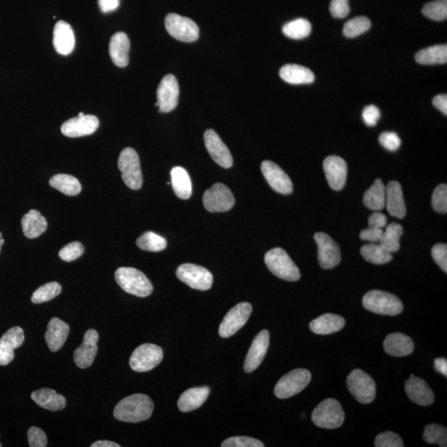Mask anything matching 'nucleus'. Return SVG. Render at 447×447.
Segmentation results:
<instances>
[{"instance_id": "nucleus-30", "label": "nucleus", "mask_w": 447, "mask_h": 447, "mask_svg": "<svg viewBox=\"0 0 447 447\" xmlns=\"http://www.w3.org/2000/svg\"><path fill=\"white\" fill-rule=\"evenodd\" d=\"M345 321L343 317L336 314H324L316 318L310 323V329L318 335H329L344 328Z\"/></svg>"}, {"instance_id": "nucleus-16", "label": "nucleus", "mask_w": 447, "mask_h": 447, "mask_svg": "<svg viewBox=\"0 0 447 447\" xmlns=\"http://www.w3.org/2000/svg\"><path fill=\"white\" fill-rule=\"evenodd\" d=\"M261 171L273 190L280 194H291L293 190L292 181L279 165L271 161H264L261 165Z\"/></svg>"}, {"instance_id": "nucleus-62", "label": "nucleus", "mask_w": 447, "mask_h": 447, "mask_svg": "<svg viewBox=\"0 0 447 447\" xmlns=\"http://www.w3.org/2000/svg\"><path fill=\"white\" fill-rule=\"evenodd\" d=\"M1 446H2V444H1V443H0V447H1Z\"/></svg>"}, {"instance_id": "nucleus-10", "label": "nucleus", "mask_w": 447, "mask_h": 447, "mask_svg": "<svg viewBox=\"0 0 447 447\" xmlns=\"http://www.w3.org/2000/svg\"><path fill=\"white\" fill-rule=\"evenodd\" d=\"M168 33L179 41L192 43L199 38V27L191 19L169 14L165 19Z\"/></svg>"}, {"instance_id": "nucleus-51", "label": "nucleus", "mask_w": 447, "mask_h": 447, "mask_svg": "<svg viewBox=\"0 0 447 447\" xmlns=\"http://www.w3.org/2000/svg\"><path fill=\"white\" fill-rule=\"evenodd\" d=\"M380 143L382 147L389 151H396L400 148L401 139L394 132H385L380 136Z\"/></svg>"}, {"instance_id": "nucleus-17", "label": "nucleus", "mask_w": 447, "mask_h": 447, "mask_svg": "<svg viewBox=\"0 0 447 447\" xmlns=\"http://www.w3.org/2000/svg\"><path fill=\"white\" fill-rule=\"evenodd\" d=\"M98 117L91 115H84L75 117L63 123L61 131L69 138H79L94 134L99 127Z\"/></svg>"}, {"instance_id": "nucleus-13", "label": "nucleus", "mask_w": 447, "mask_h": 447, "mask_svg": "<svg viewBox=\"0 0 447 447\" xmlns=\"http://www.w3.org/2000/svg\"><path fill=\"white\" fill-rule=\"evenodd\" d=\"M252 313V306L248 303L237 304L229 310L220 325V337H231L247 324Z\"/></svg>"}, {"instance_id": "nucleus-36", "label": "nucleus", "mask_w": 447, "mask_h": 447, "mask_svg": "<svg viewBox=\"0 0 447 447\" xmlns=\"http://www.w3.org/2000/svg\"><path fill=\"white\" fill-rule=\"evenodd\" d=\"M386 187L381 179H376L364 195V204L372 211H381L385 207Z\"/></svg>"}, {"instance_id": "nucleus-29", "label": "nucleus", "mask_w": 447, "mask_h": 447, "mask_svg": "<svg viewBox=\"0 0 447 447\" xmlns=\"http://www.w3.org/2000/svg\"><path fill=\"white\" fill-rule=\"evenodd\" d=\"M385 352L394 357L409 356L414 349L412 339L404 334L397 332L390 334L384 341Z\"/></svg>"}, {"instance_id": "nucleus-45", "label": "nucleus", "mask_w": 447, "mask_h": 447, "mask_svg": "<svg viewBox=\"0 0 447 447\" xmlns=\"http://www.w3.org/2000/svg\"><path fill=\"white\" fill-rule=\"evenodd\" d=\"M422 14L426 18L435 20V21H442L447 18V0H435L429 2L422 8Z\"/></svg>"}, {"instance_id": "nucleus-56", "label": "nucleus", "mask_w": 447, "mask_h": 447, "mask_svg": "<svg viewBox=\"0 0 447 447\" xmlns=\"http://www.w3.org/2000/svg\"><path fill=\"white\" fill-rule=\"evenodd\" d=\"M387 217L380 212H374L369 217V227L384 229L387 225Z\"/></svg>"}, {"instance_id": "nucleus-35", "label": "nucleus", "mask_w": 447, "mask_h": 447, "mask_svg": "<svg viewBox=\"0 0 447 447\" xmlns=\"http://www.w3.org/2000/svg\"><path fill=\"white\" fill-rule=\"evenodd\" d=\"M415 60L422 65L446 64L447 62L446 44L424 48V49L417 52L415 56Z\"/></svg>"}, {"instance_id": "nucleus-8", "label": "nucleus", "mask_w": 447, "mask_h": 447, "mask_svg": "<svg viewBox=\"0 0 447 447\" xmlns=\"http://www.w3.org/2000/svg\"><path fill=\"white\" fill-rule=\"evenodd\" d=\"M347 386L349 393L361 404H370L376 398V382L361 369H354L349 374Z\"/></svg>"}, {"instance_id": "nucleus-24", "label": "nucleus", "mask_w": 447, "mask_h": 447, "mask_svg": "<svg viewBox=\"0 0 447 447\" xmlns=\"http://www.w3.org/2000/svg\"><path fill=\"white\" fill-rule=\"evenodd\" d=\"M76 38L74 31L69 23L58 21L54 31V45L59 54L67 56L74 50Z\"/></svg>"}, {"instance_id": "nucleus-9", "label": "nucleus", "mask_w": 447, "mask_h": 447, "mask_svg": "<svg viewBox=\"0 0 447 447\" xmlns=\"http://www.w3.org/2000/svg\"><path fill=\"white\" fill-rule=\"evenodd\" d=\"M163 359L162 348L154 344H144L133 352L130 365L136 372H148L157 367Z\"/></svg>"}, {"instance_id": "nucleus-19", "label": "nucleus", "mask_w": 447, "mask_h": 447, "mask_svg": "<svg viewBox=\"0 0 447 447\" xmlns=\"http://www.w3.org/2000/svg\"><path fill=\"white\" fill-rule=\"evenodd\" d=\"M204 140L209 154L217 164L224 168L232 167L233 158L231 152L214 130L205 131Z\"/></svg>"}, {"instance_id": "nucleus-32", "label": "nucleus", "mask_w": 447, "mask_h": 447, "mask_svg": "<svg viewBox=\"0 0 447 447\" xmlns=\"http://www.w3.org/2000/svg\"><path fill=\"white\" fill-rule=\"evenodd\" d=\"M280 78L284 82L293 84H311L315 80V75L308 67L297 64H287L281 68Z\"/></svg>"}, {"instance_id": "nucleus-12", "label": "nucleus", "mask_w": 447, "mask_h": 447, "mask_svg": "<svg viewBox=\"0 0 447 447\" xmlns=\"http://www.w3.org/2000/svg\"><path fill=\"white\" fill-rule=\"evenodd\" d=\"M236 200L233 193L222 183H216L207 189L203 195V204L209 212H225L231 211Z\"/></svg>"}, {"instance_id": "nucleus-57", "label": "nucleus", "mask_w": 447, "mask_h": 447, "mask_svg": "<svg viewBox=\"0 0 447 447\" xmlns=\"http://www.w3.org/2000/svg\"><path fill=\"white\" fill-rule=\"evenodd\" d=\"M120 0H99V6L103 13H110L118 9Z\"/></svg>"}, {"instance_id": "nucleus-22", "label": "nucleus", "mask_w": 447, "mask_h": 447, "mask_svg": "<svg viewBox=\"0 0 447 447\" xmlns=\"http://www.w3.org/2000/svg\"><path fill=\"white\" fill-rule=\"evenodd\" d=\"M24 332L19 326H14L0 339V365H7L14 359V349L23 344Z\"/></svg>"}, {"instance_id": "nucleus-34", "label": "nucleus", "mask_w": 447, "mask_h": 447, "mask_svg": "<svg viewBox=\"0 0 447 447\" xmlns=\"http://www.w3.org/2000/svg\"><path fill=\"white\" fill-rule=\"evenodd\" d=\"M171 181L173 190L177 197L188 200L192 194V185L190 176L186 169L175 167L171 171Z\"/></svg>"}, {"instance_id": "nucleus-48", "label": "nucleus", "mask_w": 447, "mask_h": 447, "mask_svg": "<svg viewBox=\"0 0 447 447\" xmlns=\"http://www.w3.org/2000/svg\"><path fill=\"white\" fill-rule=\"evenodd\" d=\"M222 447H264L263 442L249 437H233L221 444Z\"/></svg>"}, {"instance_id": "nucleus-58", "label": "nucleus", "mask_w": 447, "mask_h": 447, "mask_svg": "<svg viewBox=\"0 0 447 447\" xmlns=\"http://www.w3.org/2000/svg\"><path fill=\"white\" fill-rule=\"evenodd\" d=\"M433 106L437 110L442 111L445 115H447V95L446 94L438 95L433 99Z\"/></svg>"}, {"instance_id": "nucleus-33", "label": "nucleus", "mask_w": 447, "mask_h": 447, "mask_svg": "<svg viewBox=\"0 0 447 447\" xmlns=\"http://www.w3.org/2000/svg\"><path fill=\"white\" fill-rule=\"evenodd\" d=\"M22 228L28 239H35L46 231L47 220L38 211L31 210L23 216Z\"/></svg>"}, {"instance_id": "nucleus-3", "label": "nucleus", "mask_w": 447, "mask_h": 447, "mask_svg": "<svg viewBox=\"0 0 447 447\" xmlns=\"http://www.w3.org/2000/svg\"><path fill=\"white\" fill-rule=\"evenodd\" d=\"M264 261L269 271L276 277L289 282L300 279V271L288 253L281 248H275L266 253Z\"/></svg>"}, {"instance_id": "nucleus-31", "label": "nucleus", "mask_w": 447, "mask_h": 447, "mask_svg": "<svg viewBox=\"0 0 447 447\" xmlns=\"http://www.w3.org/2000/svg\"><path fill=\"white\" fill-rule=\"evenodd\" d=\"M31 398L36 404L47 410L60 411L66 408L65 397L56 393L54 389H38L32 393Z\"/></svg>"}, {"instance_id": "nucleus-60", "label": "nucleus", "mask_w": 447, "mask_h": 447, "mask_svg": "<svg viewBox=\"0 0 447 447\" xmlns=\"http://www.w3.org/2000/svg\"><path fill=\"white\" fill-rule=\"evenodd\" d=\"M91 447H120L119 444L111 441H98L94 442Z\"/></svg>"}, {"instance_id": "nucleus-4", "label": "nucleus", "mask_w": 447, "mask_h": 447, "mask_svg": "<svg viewBox=\"0 0 447 447\" xmlns=\"http://www.w3.org/2000/svg\"><path fill=\"white\" fill-rule=\"evenodd\" d=\"M362 303L366 310L380 315L397 316L404 310L400 298L380 290H372L366 293Z\"/></svg>"}, {"instance_id": "nucleus-25", "label": "nucleus", "mask_w": 447, "mask_h": 447, "mask_svg": "<svg viewBox=\"0 0 447 447\" xmlns=\"http://www.w3.org/2000/svg\"><path fill=\"white\" fill-rule=\"evenodd\" d=\"M70 332V326L58 317H54L47 325L45 340L51 352L61 349Z\"/></svg>"}, {"instance_id": "nucleus-43", "label": "nucleus", "mask_w": 447, "mask_h": 447, "mask_svg": "<svg viewBox=\"0 0 447 447\" xmlns=\"http://www.w3.org/2000/svg\"><path fill=\"white\" fill-rule=\"evenodd\" d=\"M61 292L62 286L56 282H52V283L46 284L36 290L32 296V301L34 304L47 303L58 297Z\"/></svg>"}, {"instance_id": "nucleus-2", "label": "nucleus", "mask_w": 447, "mask_h": 447, "mask_svg": "<svg viewBox=\"0 0 447 447\" xmlns=\"http://www.w3.org/2000/svg\"><path fill=\"white\" fill-rule=\"evenodd\" d=\"M115 280L124 292L139 297H146L152 293V285L144 273L134 268L117 269Z\"/></svg>"}, {"instance_id": "nucleus-1", "label": "nucleus", "mask_w": 447, "mask_h": 447, "mask_svg": "<svg viewBox=\"0 0 447 447\" xmlns=\"http://www.w3.org/2000/svg\"><path fill=\"white\" fill-rule=\"evenodd\" d=\"M154 402L145 394L136 393L124 398L116 405L114 416L116 420L136 424L148 420L154 411Z\"/></svg>"}, {"instance_id": "nucleus-15", "label": "nucleus", "mask_w": 447, "mask_h": 447, "mask_svg": "<svg viewBox=\"0 0 447 447\" xmlns=\"http://www.w3.org/2000/svg\"><path fill=\"white\" fill-rule=\"evenodd\" d=\"M179 84L174 76H165L157 91L159 111L162 113L171 112L175 110L179 104Z\"/></svg>"}, {"instance_id": "nucleus-39", "label": "nucleus", "mask_w": 447, "mask_h": 447, "mask_svg": "<svg viewBox=\"0 0 447 447\" xmlns=\"http://www.w3.org/2000/svg\"><path fill=\"white\" fill-rule=\"evenodd\" d=\"M362 257L374 264H385L393 260L392 253L387 251L380 244H368L360 249Z\"/></svg>"}, {"instance_id": "nucleus-54", "label": "nucleus", "mask_w": 447, "mask_h": 447, "mask_svg": "<svg viewBox=\"0 0 447 447\" xmlns=\"http://www.w3.org/2000/svg\"><path fill=\"white\" fill-rule=\"evenodd\" d=\"M380 111L378 110V108L373 106V104L366 106L364 108L363 113H362V117H363L366 126L369 127L376 126L378 119L380 118Z\"/></svg>"}, {"instance_id": "nucleus-40", "label": "nucleus", "mask_w": 447, "mask_h": 447, "mask_svg": "<svg viewBox=\"0 0 447 447\" xmlns=\"http://www.w3.org/2000/svg\"><path fill=\"white\" fill-rule=\"evenodd\" d=\"M312 32V24L305 19H297L289 22L283 27V33L292 39H303L308 37Z\"/></svg>"}, {"instance_id": "nucleus-18", "label": "nucleus", "mask_w": 447, "mask_h": 447, "mask_svg": "<svg viewBox=\"0 0 447 447\" xmlns=\"http://www.w3.org/2000/svg\"><path fill=\"white\" fill-rule=\"evenodd\" d=\"M99 334L91 329L84 334L82 345L74 352V361L78 367L87 369L93 364L98 352Z\"/></svg>"}, {"instance_id": "nucleus-28", "label": "nucleus", "mask_w": 447, "mask_h": 447, "mask_svg": "<svg viewBox=\"0 0 447 447\" xmlns=\"http://www.w3.org/2000/svg\"><path fill=\"white\" fill-rule=\"evenodd\" d=\"M210 392V388L207 386L189 389L180 396L177 406L181 412H192L204 404Z\"/></svg>"}, {"instance_id": "nucleus-11", "label": "nucleus", "mask_w": 447, "mask_h": 447, "mask_svg": "<svg viewBox=\"0 0 447 447\" xmlns=\"http://www.w3.org/2000/svg\"><path fill=\"white\" fill-rule=\"evenodd\" d=\"M176 273L181 281L193 289L207 291L212 287V273L201 266L184 264L177 268Z\"/></svg>"}, {"instance_id": "nucleus-38", "label": "nucleus", "mask_w": 447, "mask_h": 447, "mask_svg": "<svg viewBox=\"0 0 447 447\" xmlns=\"http://www.w3.org/2000/svg\"><path fill=\"white\" fill-rule=\"evenodd\" d=\"M404 233V229L402 225L397 223H391L386 227L385 231L382 232L380 244L387 251L394 253L398 251L400 249V240Z\"/></svg>"}, {"instance_id": "nucleus-20", "label": "nucleus", "mask_w": 447, "mask_h": 447, "mask_svg": "<svg viewBox=\"0 0 447 447\" xmlns=\"http://www.w3.org/2000/svg\"><path fill=\"white\" fill-rule=\"evenodd\" d=\"M323 168L329 186L341 191L345 187L347 176V164L338 156H329L324 160Z\"/></svg>"}, {"instance_id": "nucleus-50", "label": "nucleus", "mask_w": 447, "mask_h": 447, "mask_svg": "<svg viewBox=\"0 0 447 447\" xmlns=\"http://www.w3.org/2000/svg\"><path fill=\"white\" fill-rule=\"evenodd\" d=\"M28 445L31 447H45L47 437L45 433L37 426H32L27 432Z\"/></svg>"}, {"instance_id": "nucleus-26", "label": "nucleus", "mask_w": 447, "mask_h": 447, "mask_svg": "<svg viewBox=\"0 0 447 447\" xmlns=\"http://www.w3.org/2000/svg\"><path fill=\"white\" fill-rule=\"evenodd\" d=\"M385 207L390 216L402 219L406 216V205L400 183L392 181L386 187Z\"/></svg>"}, {"instance_id": "nucleus-44", "label": "nucleus", "mask_w": 447, "mask_h": 447, "mask_svg": "<svg viewBox=\"0 0 447 447\" xmlns=\"http://www.w3.org/2000/svg\"><path fill=\"white\" fill-rule=\"evenodd\" d=\"M424 438L428 444H438L446 446L447 431L445 426L439 424H429L425 426Z\"/></svg>"}, {"instance_id": "nucleus-21", "label": "nucleus", "mask_w": 447, "mask_h": 447, "mask_svg": "<svg viewBox=\"0 0 447 447\" xmlns=\"http://www.w3.org/2000/svg\"><path fill=\"white\" fill-rule=\"evenodd\" d=\"M269 345V333L266 330L255 336L244 361V371L251 373L263 362Z\"/></svg>"}, {"instance_id": "nucleus-55", "label": "nucleus", "mask_w": 447, "mask_h": 447, "mask_svg": "<svg viewBox=\"0 0 447 447\" xmlns=\"http://www.w3.org/2000/svg\"><path fill=\"white\" fill-rule=\"evenodd\" d=\"M384 229L369 227L368 229H363L360 232V239L362 240H368L371 243H378L381 239Z\"/></svg>"}, {"instance_id": "nucleus-59", "label": "nucleus", "mask_w": 447, "mask_h": 447, "mask_svg": "<svg viewBox=\"0 0 447 447\" xmlns=\"http://www.w3.org/2000/svg\"><path fill=\"white\" fill-rule=\"evenodd\" d=\"M434 367L437 372L447 376V360L444 358H438L434 361Z\"/></svg>"}, {"instance_id": "nucleus-47", "label": "nucleus", "mask_w": 447, "mask_h": 447, "mask_svg": "<svg viewBox=\"0 0 447 447\" xmlns=\"http://www.w3.org/2000/svg\"><path fill=\"white\" fill-rule=\"evenodd\" d=\"M376 447H404V442L398 434L385 432L378 434L374 442Z\"/></svg>"}, {"instance_id": "nucleus-46", "label": "nucleus", "mask_w": 447, "mask_h": 447, "mask_svg": "<svg viewBox=\"0 0 447 447\" xmlns=\"http://www.w3.org/2000/svg\"><path fill=\"white\" fill-rule=\"evenodd\" d=\"M432 205L438 213H446L447 211V186L446 184L439 185L435 189L432 198Z\"/></svg>"}, {"instance_id": "nucleus-14", "label": "nucleus", "mask_w": 447, "mask_h": 447, "mask_svg": "<svg viewBox=\"0 0 447 447\" xmlns=\"http://www.w3.org/2000/svg\"><path fill=\"white\" fill-rule=\"evenodd\" d=\"M318 247V262L322 268L331 269L341 263L339 247L328 233H316L314 236Z\"/></svg>"}, {"instance_id": "nucleus-52", "label": "nucleus", "mask_w": 447, "mask_h": 447, "mask_svg": "<svg viewBox=\"0 0 447 447\" xmlns=\"http://www.w3.org/2000/svg\"><path fill=\"white\" fill-rule=\"evenodd\" d=\"M349 0H332L330 12L334 18L344 19L349 14Z\"/></svg>"}, {"instance_id": "nucleus-42", "label": "nucleus", "mask_w": 447, "mask_h": 447, "mask_svg": "<svg viewBox=\"0 0 447 447\" xmlns=\"http://www.w3.org/2000/svg\"><path fill=\"white\" fill-rule=\"evenodd\" d=\"M371 27V21L365 16H359L349 20L345 24L343 34L346 38H353L363 34Z\"/></svg>"}, {"instance_id": "nucleus-41", "label": "nucleus", "mask_w": 447, "mask_h": 447, "mask_svg": "<svg viewBox=\"0 0 447 447\" xmlns=\"http://www.w3.org/2000/svg\"><path fill=\"white\" fill-rule=\"evenodd\" d=\"M137 245L145 251L160 252L167 247V240L156 233L148 231L143 233L138 240Z\"/></svg>"}, {"instance_id": "nucleus-6", "label": "nucleus", "mask_w": 447, "mask_h": 447, "mask_svg": "<svg viewBox=\"0 0 447 447\" xmlns=\"http://www.w3.org/2000/svg\"><path fill=\"white\" fill-rule=\"evenodd\" d=\"M118 167L122 172V179L132 190H139L143 186V175L141 171L138 154L132 148H124L119 155Z\"/></svg>"}, {"instance_id": "nucleus-37", "label": "nucleus", "mask_w": 447, "mask_h": 447, "mask_svg": "<svg viewBox=\"0 0 447 447\" xmlns=\"http://www.w3.org/2000/svg\"><path fill=\"white\" fill-rule=\"evenodd\" d=\"M50 186L63 194L74 196L82 192V185L75 176L67 174H56L51 177Z\"/></svg>"}, {"instance_id": "nucleus-7", "label": "nucleus", "mask_w": 447, "mask_h": 447, "mask_svg": "<svg viewBox=\"0 0 447 447\" xmlns=\"http://www.w3.org/2000/svg\"><path fill=\"white\" fill-rule=\"evenodd\" d=\"M311 380L312 374L308 370L304 369L292 370L277 382L275 388V396L281 400L296 396L303 391Z\"/></svg>"}, {"instance_id": "nucleus-53", "label": "nucleus", "mask_w": 447, "mask_h": 447, "mask_svg": "<svg viewBox=\"0 0 447 447\" xmlns=\"http://www.w3.org/2000/svg\"><path fill=\"white\" fill-rule=\"evenodd\" d=\"M432 255L443 271L447 273V245L437 244L432 249Z\"/></svg>"}, {"instance_id": "nucleus-23", "label": "nucleus", "mask_w": 447, "mask_h": 447, "mask_svg": "<svg viewBox=\"0 0 447 447\" xmlns=\"http://www.w3.org/2000/svg\"><path fill=\"white\" fill-rule=\"evenodd\" d=\"M405 390L410 400L421 406L432 405L435 400L433 390L421 378L410 377L405 384Z\"/></svg>"}, {"instance_id": "nucleus-27", "label": "nucleus", "mask_w": 447, "mask_h": 447, "mask_svg": "<svg viewBox=\"0 0 447 447\" xmlns=\"http://www.w3.org/2000/svg\"><path fill=\"white\" fill-rule=\"evenodd\" d=\"M108 49L112 61L117 67H127L130 61V42L126 34L119 32L113 35Z\"/></svg>"}, {"instance_id": "nucleus-49", "label": "nucleus", "mask_w": 447, "mask_h": 447, "mask_svg": "<svg viewBox=\"0 0 447 447\" xmlns=\"http://www.w3.org/2000/svg\"><path fill=\"white\" fill-rule=\"evenodd\" d=\"M84 253V247L80 242H72L66 245L59 252V257L63 261L71 262L79 259Z\"/></svg>"}, {"instance_id": "nucleus-61", "label": "nucleus", "mask_w": 447, "mask_h": 447, "mask_svg": "<svg viewBox=\"0 0 447 447\" xmlns=\"http://www.w3.org/2000/svg\"><path fill=\"white\" fill-rule=\"evenodd\" d=\"M5 243V240L3 239L2 233L0 232V251H1L2 245Z\"/></svg>"}, {"instance_id": "nucleus-5", "label": "nucleus", "mask_w": 447, "mask_h": 447, "mask_svg": "<svg viewBox=\"0 0 447 447\" xmlns=\"http://www.w3.org/2000/svg\"><path fill=\"white\" fill-rule=\"evenodd\" d=\"M312 420L321 428L336 429L343 424L345 413L339 402L326 398L314 409Z\"/></svg>"}]
</instances>
